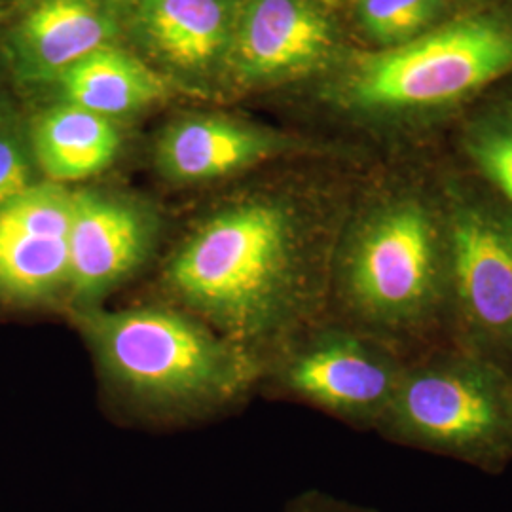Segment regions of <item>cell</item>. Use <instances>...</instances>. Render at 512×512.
<instances>
[{
  "label": "cell",
  "instance_id": "17",
  "mask_svg": "<svg viewBox=\"0 0 512 512\" xmlns=\"http://www.w3.org/2000/svg\"><path fill=\"white\" fill-rule=\"evenodd\" d=\"M439 0H359V18L385 46L420 37L437 16Z\"/></svg>",
  "mask_w": 512,
  "mask_h": 512
},
{
  "label": "cell",
  "instance_id": "3",
  "mask_svg": "<svg viewBox=\"0 0 512 512\" xmlns=\"http://www.w3.org/2000/svg\"><path fill=\"white\" fill-rule=\"evenodd\" d=\"M90 351L97 380L131 418L175 425L247 403L262 368L198 317L160 302L99 306L63 317Z\"/></svg>",
  "mask_w": 512,
  "mask_h": 512
},
{
  "label": "cell",
  "instance_id": "12",
  "mask_svg": "<svg viewBox=\"0 0 512 512\" xmlns=\"http://www.w3.org/2000/svg\"><path fill=\"white\" fill-rule=\"evenodd\" d=\"M116 23L99 0H33L12 31L21 69L59 78L84 57L109 48Z\"/></svg>",
  "mask_w": 512,
  "mask_h": 512
},
{
  "label": "cell",
  "instance_id": "20",
  "mask_svg": "<svg viewBox=\"0 0 512 512\" xmlns=\"http://www.w3.org/2000/svg\"><path fill=\"white\" fill-rule=\"evenodd\" d=\"M4 112H8V110L2 109V107H0V116H2V114H4Z\"/></svg>",
  "mask_w": 512,
  "mask_h": 512
},
{
  "label": "cell",
  "instance_id": "2",
  "mask_svg": "<svg viewBox=\"0 0 512 512\" xmlns=\"http://www.w3.org/2000/svg\"><path fill=\"white\" fill-rule=\"evenodd\" d=\"M450 232L442 183H385L344 217L329 319L412 359L450 344Z\"/></svg>",
  "mask_w": 512,
  "mask_h": 512
},
{
  "label": "cell",
  "instance_id": "16",
  "mask_svg": "<svg viewBox=\"0 0 512 512\" xmlns=\"http://www.w3.org/2000/svg\"><path fill=\"white\" fill-rule=\"evenodd\" d=\"M461 148L469 173L512 209V109L476 118L463 131Z\"/></svg>",
  "mask_w": 512,
  "mask_h": 512
},
{
  "label": "cell",
  "instance_id": "8",
  "mask_svg": "<svg viewBox=\"0 0 512 512\" xmlns=\"http://www.w3.org/2000/svg\"><path fill=\"white\" fill-rule=\"evenodd\" d=\"M71 215L73 188L48 181L0 205V321L65 315Z\"/></svg>",
  "mask_w": 512,
  "mask_h": 512
},
{
  "label": "cell",
  "instance_id": "1",
  "mask_svg": "<svg viewBox=\"0 0 512 512\" xmlns=\"http://www.w3.org/2000/svg\"><path fill=\"white\" fill-rule=\"evenodd\" d=\"M344 217L287 190H253L196 220L156 260L148 302L179 308L262 368L329 319Z\"/></svg>",
  "mask_w": 512,
  "mask_h": 512
},
{
  "label": "cell",
  "instance_id": "13",
  "mask_svg": "<svg viewBox=\"0 0 512 512\" xmlns=\"http://www.w3.org/2000/svg\"><path fill=\"white\" fill-rule=\"evenodd\" d=\"M31 143L42 179L71 188L114 165L122 133L110 118L67 103L38 118L31 126Z\"/></svg>",
  "mask_w": 512,
  "mask_h": 512
},
{
  "label": "cell",
  "instance_id": "7",
  "mask_svg": "<svg viewBox=\"0 0 512 512\" xmlns=\"http://www.w3.org/2000/svg\"><path fill=\"white\" fill-rule=\"evenodd\" d=\"M406 361L384 340L325 319L264 368L258 393L306 404L353 429L376 433Z\"/></svg>",
  "mask_w": 512,
  "mask_h": 512
},
{
  "label": "cell",
  "instance_id": "11",
  "mask_svg": "<svg viewBox=\"0 0 512 512\" xmlns=\"http://www.w3.org/2000/svg\"><path fill=\"white\" fill-rule=\"evenodd\" d=\"M232 40L239 74L272 80L319 65L334 46V29L311 0H249Z\"/></svg>",
  "mask_w": 512,
  "mask_h": 512
},
{
  "label": "cell",
  "instance_id": "10",
  "mask_svg": "<svg viewBox=\"0 0 512 512\" xmlns=\"http://www.w3.org/2000/svg\"><path fill=\"white\" fill-rule=\"evenodd\" d=\"M291 139L224 118H186L160 135L154 164L167 183L198 186L232 179L293 152Z\"/></svg>",
  "mask_w": 512,
  "mask_h": 512
},
{
  "label": "cell",
  "instance_id": "4",
  "mask_svg": "<svg viewBox=\"0 0 512 512\" xmlns=\"http://www.w3.org/2000/svg\"><path fill=\"white\" fill-rule=\"evenodd\" d=\"M376 433L488 475L512 461V376L454 344L406 361Z\"/></svg>",
  "mask_w": 512,
  "mask_h": 512
},
{
  "label": "cell",
  "instance_id": "9",
  "mask_svg": "<svg viewBox=\"0 0 512 512\" xmlns=\"http://www.w3.org/2000/svg\"><path fill=\"white\" fill-rule=\"evenodd\" d=\"M160 220L120 192L73 188L67 311L107 306L158 260ZM63 315V317H65Z\"/></svg>",
  "mask_w": 512,
  "mask_h": 512
},
{
  "label": "cell",
  "instance_id": "5",
  "mask_svg": "<svg viewBox=\"0 0 512 512\" xmlns=\"http://www.w3.org/2000/svg\"><path fill=\"white\" fill-rule=\"evenodd\" d=\"M450 232V344L512 376V209L467 177L442 181Z\"/></svg>",
  "mask_w": 512,
  "mask_h": 512
},
{
  "label": "cell",
  "instance_id": "15",
  "mask_svg": "<svg viewBox=\"0 0 512 512\" xmlns=\"http://www.w3.org/2000/svg\"><path fill=\"white\" fill-rule=\"evenodd\" d=\"M57 80L69 105L110 120L148 107L165 93L156 71L110 46L84 57Z\"/></svg>",
  "mask_w": 512,
  "mask_h": 512
},
{
  "label": "cell",
  "instance_id": "18",
  "mask_svg": "<svg viewBox=\"0 0 512 512\" xmlns=\"http://www.w3.org/2000/svg\"><path fill=\"white\" fill-rule=\"evenodd\" d=\"M31 128L23 126L8 110L0 116V205L14 200L42 183Z\"/></svg>",
  "mask_w": 512,
  "mask_h": 512
},
{
  "label": "cell",
  "instance_id": "14",
  "mask_svg": "<svg viewBox=\"0 0 512 512\" xmlns=\"http://www.w3.org/2000/svg\"><path fill=\"white\" fill-rule=\"evenodd\" d=\"M137 14L156 52L184 69L209 65L232 38L226 0H137Z\"/></svg>",
  "mask_w": 512,
  "mask_h": 512
},
{
  "label": "cell",
  "instance_id": "19",
  "mask_svg": "<svg viewBox=\"0 0 512 512\" xmlns=\"http://www.w3.org/2000/svg\"><path fill=\"white\" fill-rule=\"evenodd\" d=\"M283 512H382L374 507H366L355 501L342 499L338 495L327 494L323 490H308L293 497Z\"/></svg>",
  "mask_w": 512,
  "mask_h": 512
},
{
  "label": "cell",
  "instance_id": "6",
  "mask_svg": "<svg viewBox=\"0 0 512 512\" xmlns=\"http://www.w3.org/2000/svg\"><path fill=\"white\" fill-rule=\"evenodd\" d=\"M512 69V27L465 18L365 57L353 99L376 112H420L476 92Z\"/></svg>",
  "mask_w": 512,
  "mask_h": 512
}]
</instances>
